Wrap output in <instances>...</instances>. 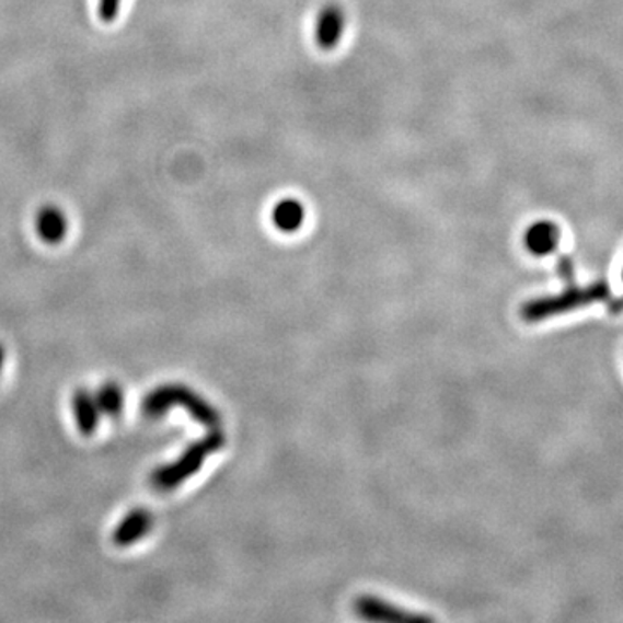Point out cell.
I'll return each instance as SVG.
<instances>
[{"label": "cell", "mask_w": 623, "mask_h": 623, "mask_svg": "<svg viewBox=\"0 0 623 623\" xmlns=\"http://www.w3.org/2000/svg\"><path fill=\"white\" fill-rule=\"evenodd\" d=\"M223 446H226L223 431H220L219 428L211 429L207 437H203L198 442L191 443L177 461L154 470L153 475H151L153 487L160 492L175 491L187 478L201 470L208 455L219 452Z\"/></svg>", "instance_id": "cell-2"}, {"label": "cell", "mask_w": 623, "mask_h": 623, "mask_svg": "<svg viewBox=\"0 0 623 623\" xmlns=\"http://www.w3.org/2000/svg\"><path fill=\"white\" fill-rule=\"evenodd\" d=\"M357 615L368 622L419 623L434 622L428 615H417L405 608L383 601L376 596H360L356 601Z\"/></svg>", "instance_id": "cell-4"}, {"label": "cell", "mask_w": 623, "mask_h": 623, "mask_svg": "<svg viewBox=\"0 0 623 623\" xmlns=\"http://www.w3.org/2000/svg\"><path fill=\"white\" fill-rule=\"evenodd\" d=\"M35 231L44 243H61L67 238L68 232L67 215L53 205L41 208L37 217H35Z\"/></svg>", "instance_id": "cell-8"}, {"label": "cell", "mask_w": 623, "mask_h": 623, "mask_svg": "<svg viewBox=\"0 0 623 623\" xmlns=\"http://www.w3.org/2000/svg\"><path fill=\"white\" fill-rule=\"evenodd\" d=\"M559 228L550 220H541L530 226L524 232V246L537 256L553 253L559 244Z\"/></svg>", "instance_id": "cell-9"}, {"label": "cell", "mask_w": 623, "mask_h": 623, "mask_svg": "<svg viewBox=\"0 0 623 623\" xmlns=\"http://www.w3.org/2000/svg\"><path fill=\"white\" fill-rule=\"evenodd\" d=\"M151 527H153V517L148 509H132L127 517L122 518L120 523L116 524L113 541L120 547H128L145 539Z\"/></svg>", "instance_id": "cell-6"}, {"label": "cell", "mask_w": 623, "mask_h": 623, "mask_svg": "<svg viewBox=\"0 0 623 623\" xmlns=\"http://www.w3.org/2000/svg\"><path fill=\"white\" fill-rule=\"evenodd\" d=\"M347 30V14L338 4H327L319 11L314 21V38L321 49L338 47Z\"/></svg>", "instance_id": "cell-5"}, {"label": "cell", "mask_w": 623, "mask_h": 623, "mask_svg": "<svg viewBox=\"0 0 623 623\" xmlns=\"http://www.w3.org/2000/svg\"><path fill=\"white\" fill-rule=\"evenodd\" d=\"M172 407H184L201 425L219 428V411L186 384H161L148 393L142 402V413L148 417H161Z\"/></svg>", "instance_id": "cell-1"}, {"label": "cell", "mask_w": 623, "mask_h": 623, "mask_svg": "<svg viewBox=\"0 0 623 623\" xmlns=\"http://www.w3.org/2000/svg\"><path fill=\"white\" fill-rule=\"evenodd\" d=\"M608 295L610 291H608V286L604 282H596L589 288H570L557 297L539 298L533 302L524 303L521 315H523L524 321H542V319L551 318V315L563 314V312H570L578 307L607 300Z\"/></svg>", "instance_id": "cell-3"}, {"label": "cell", "mask_w": 623, "mask_h": 623, "mask_svg": "<svg viewBox=\"0 0 623 623\" xmlns=\"http://www.w3.org/2000/svg\"><path fill=\"white\" fill-rule=\"evenodd\" d=\"M122 0H100L97 2V14L104 23H112L120 13Z\"/></svg>", "instance_id": "cell-12"}, {"label": "cell", "mask_w": 623, "mask_h": 623, "mask_svg": "<svg viewBox=\"0 0 623 623\" xmlns=\"http://www.w3.org/2000/svg\"><path fill=\"white\" fill-rule=\"evenodd\" d=\"M611 312H613V314H619V312H623V298L622 300H619V302L613 303V305L610 307Z\"/></svg>", "instance_id": "cell-14"}, {"label": "cell", "mask_w": 623, "mask_h": 623, "mask_svg": "<svg viewBox=\"0 0 623 623\" xmlns=\"http://www.w3.org/2000/svg\"><path fill=\"white\" fill-rule=\"evenodd\" d=\"M274 228L281 232H297L305 222L307 210L303 203L297 198H282L274 205L273 214Z\"/></svg>", "instance_id": "cell-10"}, {"label": "cell", "mask_w": 623, "mask_h": 623, "mask_svg": "<svg viewBox=\"0 0 623 623\" xmlns=\"http://www.w3.org/2000/svg\"><path fill=\"white\" fill-rule=\"evenodd\" d=\"M4 360H5V350L4 347L0 345V371H2V368H4Z\"/></svg>", "instance_id": "cell-15"}, {"label": "cell", "mask_w": 623, "mask_h": 623, "mask_svg": "<svg viewBox=\"0 0 623 623\" xmlns=\"http://www.w3.org/2000/svg\"><path fill=\"white\" fill-rule=\"evenodd\" d=\"M95 401H97L101 414L104 416H120L125 404L124 390L115 381H107V383L101 384L100 390L95 392Z\"/></svg>", "instance_id": "cell-11"}, {"label": "cell", "mask_w": 623, "mask_h": 623, "mask_svg": "<svg viewBox=\"0 0 623 623\" xmlns=\"http://www.w3.org/2000/svg\"><path fill=\"white\" fill-rule=\"evenodd\" d=\"M73 414L74 422L79 426L80 434L83 437H91L95 434V429L100 426L101 422V409L95 401L94 393L89 392V390L80 389L74 392L73 401Z\"/></svg>", "instance_id": "cell-7"}, {"label": "cell", "mask_w": 623, "mask_h": 623, "mask_svg": "<svg viewBox=\"0 0 623 623\" xmlns=\"http://www.w3.org/2000/svg\"><path fill=\"white\" fill-rule=\"evenodd\" d=\"M559 273H562L563 279L566 281L574 282V265L568 258H562V264H559Z\"/></svg>", "instance_id": "cell-13"}]
</instances>
